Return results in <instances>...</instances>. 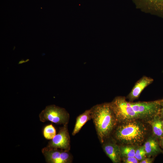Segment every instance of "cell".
<instances>
[{
	"label": "cell",
	"instance_id": "cell-15",
	"mask_svg": "<svg viewBox=\"0 0 163 163\" xmlns=\"http://www.w3.org/2000/svg\"><path fill=\"white\" fill-rule=\"evenodd\" d=\"M72 155L69 151L61 150L60 158L61 163H70L72 161Z\"/></svg>",
	"mask_w": 163,
	"mask_h": 163
},
{
	"label": "cell",
	"instance_id": "cell-3",
	"mask_svg": "<svg viewBox=\"0 0 163 163\" xmlns=\"http://www.w3.org/2000/svg\"><path fill=\"white\" fill-rule=\"evenodd\" d=\"M147 129L139 120L129 121L118 126L114 132L116 139L122 144L138 146L143 142Z\"/></svg>",
	"mask_w": 163,
	"mask_h": 163
},
{
	"label": "cell",
	"instance_id": "cell-11",
	"mask_svg": "<svg viewBox=\"0 0 163 163\" xmlns=\"http://www.w3.org/2000/svg\"><path fill=\"white\" fill-rule=\"evenodd\" d=\"M160 118L158 115L148 122L152 126L154 134L157 137L161 138L163 136V128Z\"/></svg>",
	"mask_w": 163,
	"mask_h": 163
},
{
	"label": "cell",
	"instance_id": "cell-14",
	"mask_svg": "<svg viewBox=\"0 0 163 163\" xmlns=\"http://www.w3.org/2000/svg\"><path fill=\"white\" fill-rule=\"evenodd\" d=\"M135 157L139 162L147 157L143 145L136 148Z\"/></svg>",
	"mask_w": 163,
	"mask_h": 163
},
{
	"label": "cell",
	"instance_id": "cell-4",
	"mask_svg": "<svg viewBox=\"0 0 163 163\" xmlns=\"http://www.w3.org/2000/svg\"><path fill=\"white\" fill-rule=\"evenodd\" d=\"M40 120L42 122L50 121L57 124H68L69 114L64 108L54 105L47 106L39 115Z\"/></svg>",
	"mask_w": 163,
	"mask_h": 163
},
{
	"label": "cell",
	"instance_id": "cell-10",
	"mask_svg": "<svg viewBox=\"0 0 163 163\" xmlns=\"http://www.w3.org/2000/svg\"><path fill=\"white\" fill-rule=\"evenodd\" d=\"M91 119H92V115L91 108L85 110L77 117L75 124L72 132V135L75 136L77 133L85 124Z\"/></svg>",
	"mask_w": 163,
	"mask_h": 163
},
{
	"label": "cell",
	"instance_id": "cell-13",
	"mask_svg": "<svg viewBox=\"0 0 163 163\" xmlns=\"http://www.w3.org/2000/svg\"><path fill=\"white\" fill-rule=\"evenodd\" d=\"M42 133L45 139L47 140H51L56 134V129L52 124H49L43 127Z\"/></svg>",
	"mask_w": 163,
	"mask_h": 163
},
{
	"label": "cell",
	"instance_id": "cell-17",
	"mask_svg": "<svg viewBox=\"0 0 163 163\" xmlns=\"http://www.w3.org/2000/svg\"><path fill=\"white\" fill-rule=\"evenodd\" d=\"M157 7L160 9L163 8V0H150Z\"/></svg>",
	"mask_w": 163,
	"mask_h": 163
},
{
	"label": "cell",
	"instance_id": "cell-5",
	"mask_svg": "<svg viewBox=\"0 0 163 163\" xmlns=\"http://www.w3.org/2000/svg\"><path fill=\"white\" fill-rule=\"evenodd\" d=\"M70 142L68 124H66L59 128L57 134L49 142L46 147L69 151L70 149Z\"/></svg>",
	"mask_w": 163,
	"mask_h": 163
},
{
	"label": "cell",
	"instance_id": "cell-21",
	"mask_svg": "<svg viewBox=\"0 0 163 163\" xmlns=\"http://www.w3.org/2000/svg\"><path fill=\"white\" fill-rule=\"evenodd\" d=\"M161 121H162V127H163V119L162 120H161Z\"/></svg>",
	"mask_w": 163,
	"mask_h": 163
},
{
	"label": "cell",
	"instance_id": "cell-18",
	"mask_svg": "<svg viewBox=\"0 0 163 163\" xmlns=\"http://www.w3.org/2000/svg\"><path fill=\"white\" fill-rule=\"evenodd\" d=\"M153 159L151 157H146L139 162L140 163H152L153 162Z\"/></svg>",
	"mask_w": 163,
	"mask_h": 163
},
{
	"label": "cell",
	"instance_id": "cell-12",
	"mask_svg": "<svg viewBox=\"0 0 163 163\" xmlns=\"http://www.w3.org/2000/svg\"><path fill=\"white\" fill-rule=\"evenodd\" d=\"M137 146L130 145H124L120 146L121 158L135 157L136 147Z\"/></svg>",
	"mask_w": 163,
	"mask_h": 163
},
{
	"label": "cell",
	"instance_id": "cell-9",
	"mask_svg": "<svg viewBox=\"0 0 163 163\" xmlns=\"http://www.w3.org/2000/svg\"><path fill=\"white\" fill-rule=\"evenodd\" d=\"M143 145L147 157H151L161 152L157 141L153 137H149Z\"/></svg>",
	"mask_w": 163,
	"mask_h": 163
},
{
	"label": "cell",
	"instance_id": "cell-2",
	"mask_svg": "<svg viewBox=\"0 0 163 163\" xmlns=\"http://www.w3.org/2000/svg\"><path fill=\"white\" fill-rule=\"evenodd\" d=\"M92 119L98 138L103 143L117 123L110 103L97 104L91 108Z\"/></svg>",
	"mask_w": 163,
	"mask_h": 163
},
{
	"label": "cell",
	"instance_id": "cell-1",
	"mask_svg": "<svg viewBox=\"0 0 163 163\" xmlns=\"http://www.w3.org/2000/svg\"><path fill=\"white\" fill-rule=\"evenodd\" d=\"M161 101L132 102L127 101L124 97L118 96L110 104L117 123H122L135 120L149 122L159 115Z\"/></svg>",
	"mask_w": 163,
	"mask_h": 163
},
{
	"label": "cell",
	"instance_id": "cell-8",
	"mask_svg": "<svg viewBox=\"0 0 163 163\" xmlns=\"http://www.w3.org/2000/svg\"><path fill=\"white\" fill-rule=\"evenodd\" d=\"M42 152L48 163H61L60 156L61 149H49L46 147L43 148Z\"/></svg>",
	"mask_w": 163,
	"mask_h": 163
},
{
	"label": "cell",
	"instance_id": "cell-7",
	"mask_svg": "<svg viewBox=\"0 0 163 163\" xmlns=\"http://www.w3.org/2000/svg\"><path fill=\"white\" fill-rule=\"evenodd\" d=\"M103 143V150L112 162L114 163L120 162L122 158L120 146L113 142H109Z\"/></svg>",
	"mask_w": 163,
	"mask_h": 163
},
{
	"label": "cell",
	"instance_id": "cell-16",
	"mask_svg": "<svg viewBox=\"0 0 163 163\" xmlns=\"http://www.w3.org/2000/svg\"><path fill=\"white\" fill-rule=\"evenodd\" d=\"M122 159L123 163H138L139 161L135 157H128L123 158Z\"/></svg>",
	"mask_w": 163,
	"mask_h": 163
},
{
	"label": "cell",
	"instance_id": "cell-20",
	"mask_svg": "<svg viewBox=\"0 0 163 163\" xmlns=\"http://www.w3.org/2000/svg\"><path fill=\"white\" fill-rule=\"evenodd\" d=\"M161 145L163 148V136L161 138Z\"/></svg>",
	"mask_w": 163,
	"mask_h": 163
},
{
	"label": "cell",
	"instance_id": "cell-6",
	"mask_svg": "<svg viewBox=\"0 0 163 163\" xmlns=\"http://www.w3.org/2000/svg\"><path fill=\"white\" fill-rule=\"evenodd\" d=\"M153 81V79L151 77L143 76L136 83L127 98L131 101L137 99L143 90Z\"/></svg>",
	"mask_w": 163,
	"mask_h": 163
},
{
	"label": "cell",
	"instance_id": "cell-19",
	"mask_svg": "<svg viewBox=\"0 0 163 163\" xmlns=\"http://www.w3.org/2000/svg\"><path fill=\"white\" fill-rule=\"evenodd\" d=\"M161 107L160 114L161 118H163V99L161 100Z\"/></svg>",
	"mask_w": 163,
	"mask_h": 163
}]
</instances>
